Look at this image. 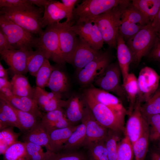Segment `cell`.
<instances>
[{"mask_svg": "<svg viewBox=\"0 0 160 160\" xmlns=\"http://www.w3.org/2000/svg\"><path fill=\"white\" fill-rule=\"evenodd\" d=\"M149 138L148 124L145 119L141 135L132 145L135 160H144L148 150Z\"/></svg>", "mask_w": 160, "mask_h": 160, "instance_id": "27", "label": "cell"}, {"mask_svg": "<svg viewBox=\"0 0 160 160\" xmlns=\"http://www.w3.org/2000/svg\"><path fill=\"white\" fill-rule=\"evenodd\" d=\"M123 88L129 103L128 115L133 111L136 102L138 89L137 78L132 73H129L122 83Z\"/></svg>", "mask_w": 160, "mask_h": 160, "instance_id": "26", "label": "cell"}, {"mask_svg": "<svg viewBox=\"0 0 160 160\" xmlns=\"http://www.w3.org/2000/svg\"><path fill=\"white\" fill-rule=\"evenodd\" d=\"M66 17L64 4L59 1L49 0L44 7V15L41 18L42 28L59 23L62 19Z\"/></svg>", "mask_w": 160, "mask_h": 160, "instance_id": "19", "label": "cell"}, {"mask_svg": "<svg viewBox=\"0 0 160 160\" xmlns=\"http://www.w3.org/2000/svg\"><path fill=\"white\" fill-rule=\"evenodd\" d=\"M43 8L31 6L16 8H1L2 15L26 30L40 36L43 33L41 25Z\"/></svg>", "mask_w": 160, "mask_h": 160, "instance_id": "1", "label": "cell"}, {"mask_svg": "<svg viewBox=\"0 0 160 160\" xmlns=\"http://www.w3.org/2000/svg\"></svg>", "mask_w": 160, "mask_h": 160, "instance_id": "56", "label": "cell"}, {"mask_svg": "<svg viewBox=\"0 0 160 160\" xmlns=\"http://www.w3.org/2000/svg\"><path fill=\"white\" fill-rule=\"evenodd\" d=\"M10 82L15 95L33 99L35 88L31 87L27 77L23 74H14Z\"/></svg>", "mask_w": 160, "mask_h": 160, "instance_id": "25", "label": "cell"}, {"mask_svg": "<svg viewBox=\"0 0 160 160\" xmlns=\"http://www.w3.org/2000/svg\"><path fill=\"white\" fill-rule=\"evenodd\" d=\"M94 23L83 22L75 23L71 28L79 37L87 43L92 35Z\"/></svg>", "mask_w": 160, "mask_h": 160, "instance_id": "42", "label": "cell"}, {"mask_svg": "<svg viewBox=\"0 0 160 160\" xmlns=\"http://www.w3.org/2000/svg\"><path fill=\"white\" fill-rule=\"evenodd\" d=\"M133 154L132 144L126 135L118 144L117 160H132Z\"/></svg>", "mask_w": 160, "mask_h": 160, "instance_id": "41", "label": "cell"}, {"mask_svg": "<svg viewBox=\"0 0 160 160\" xmlns=\"http://www.w3.org/2000/svg\"><path fill=\"white\" fill-rule=\"evenodd\" d=\"M30 160H45V152L42 146L31 142H25Z\"/></svg>", "mask_w": 160, "mask_h": 160, "instance_id": "45", "label": "cell"}, {"mask_svg": "<svg viewBox=\"0 0 160 160\" xmlns=\"http://www.w3.org/2000/svg\"><path fill=\"white\" fill-rule=\"evenodd\" d=\"M88 149L91 160H108L105 140L96 142L86 147Z\"/></svg>", "mask_w": 160, "mask_h": 160, "instance_id": "38", "label": "cell"}, {"mask_svg": "<svg viewBox=\"0 0 160 160\" xmlns=\"http://www.w3.org/2000/svg\"><path fill=\"white\" fill-rule=\"evenodd\" d=\"M104 52L95 50L79 37L77 44L68 63L72 65L78 71L100 57Z\"/></svg>", "mask_w": 160, "mask_h": 160, "instance_id": "12", "label": "cell"}, {"mask_svg": "<svg viewBox=\"0 0 160 160\" xmlns=\"http://www.w3.org/2000/svg\"><path fill=\"white\" fill-rule=\"evenodd\" d=\"M15 127L24 131L15 111L4 100L0 99V130Z\"/></svg>", "mask_w": 160, "mask_h": 160, "instance_id": "24", "label": "cell"}, {"mask_svg": "<svg viewBox=\"0 0 160 160\" xmlns=\"http://www.w3.org/2000/svg\"><path fill=\"white\" fill-rule=\"evenodd\" d=\"M0 93L6 97H10L14 95L12 89L4 87L0 89Z\"/></svg>", "mask_w": 160, "mask_h": 160, "instance_id": "53", "label": "cell"}, {"mask_svg": "<svg viewBox=\"0 0 160 160\" xmlns=\"http://www.w3.org/2000/svg\"><path fill=\"white\" fill-rule=\"evenodd\" d=\"M147 56L151 60L160 62V31L157 33L153 45Z\"/></svg>", "mask_w": 160, "mask_h": 160, "instance_id": "47", "label": "cell"}, {"mask_svg": "<svg viewBox=\"0 0 160 160\" xmlns=\"http://www.w3.org/2000/svg\"><path fill=\"white\" fill-rule=\"evenodd\" d=\"M23 139L24 142H31L44 146L47 150L51 151L49 134L41 120H39L33 127L27 131Z\"/></svg>", "mask_w": 160, "mask_h": 160, "instance_id": "21", "label": "cell"}, {"mask_svg": "<svg viewBox=\"0 0 160 160\" xmlns=\"http://www.w3.org/2000/svg\"><path fill=\"white\" fill-rule=\"evenodd\" d=\"M83 95L93 116L100 125L117 132L124 130L126 114L117 112Z\"/></svg>", "mask_w": 160, "mask_h": 160, "instance_id": "4", "label": "cell"}, {"mask_svg": "<svg viewBox=\"0 0 160 160\" xmlns=\"http://www.w3.org/2000/svg\"><path fill=\"white\" fill-rule=\"evenodd\" d=\"M53 70L49 60L46 59L36 75V87L42 89L47 87Z\"/></svg>", "mask_w": 160, "mask_h": 160, "instance_id": "39", "label": "cell"}, {"mask_svg": "<svg viewBox=\"0 0 160 160\" xmlns=\"http://www.w3.org/2000/svg\"><path fill=\"white\" fill-rule=\"evenodd\" d=\"M20 133L15 132L13 127H9L0 130V154L3 155L7 149L18 141Z\"/></svg>", "mask_w": 160, "mask_h": 160, "instance_id": "36", "label": "cell"}, {"mask_svg": "<svg viewBox=\"0 0 160 160\" xmlns=\"http://www.w3.org/2000/svg\"><path fill=\"white\" fill-rule=\"evenodd\" d=\"M64 108L65 116L73 125H77L81 122L88 108L86 100L83 95H72L67 100Z\"/></svg>", "mask_w": 160, "mask_h": 160, "instance_id": "17", "label": "cell"}, {"mask_svg": "<svg viewBox=\"0 0 160 160\" xmlns=\"http://www.w3.org/2000/svg\"><path fill=\"white\" fill-rule=\"evenodd\" d=\"M118 63L121 72L123 82L129 73V66L132 63L131 52L119 32L116 47Z\"/></svg>", "mask_w": 160, "mask_h": 160, "instance_id": "22", "label": "cell"}, {"mask_svg": "<svg viewBox=\"0 0 160 160\" xmlns=\"http://www.w3.org/2000/svg\"><path fill=\"white\" fill-rule=\"evenodd\" d=\"M83 94L117 112L128 114V111L123 105L121 99L109 92L92 87L86 89Z\"/></svg>", "mask_w": 160, "mask_h": 160, "instance_id": "14", "label": "cell"}, {"mask_svg": "<svg viewBox=\"0 0 160 160\" xmlns=\"http://www.w3.org/2000/svg\"><path fill=\"white\" fill-rule=\"evenodd\" d=\"M86 138V126L81 122L77 126L61 151L77 150L81 147L84 146Z\"/></svg>", "mask_w": 160, "mask_h": 160, "instance_id": "28", "label": "cell"}, {"mask_svg": "<svg viewBox=\"0 0 160 160\" xmlns=\"http://www.w3.org/2000/svg\"><path fill=\"white\" fill-rule=\"evenodd\" d=\"M8 88L12 89V86L11 82L6 79L0 78V89L4 88Z\"/></svg>", "mask_w": 160, "mask_h": 160, "instance_id": "52", "label": "cell"}, {"mask_svg": "<svg viewBox=\"0 0 160 160\" xmlns=\"http://www.w3.org/2000/svg\"><path fill=\"white\" fill-rule=\"evenodd\" d=\"M127 0H84L74 8L71 25L83 22L92 23L97 16Z\"/></svg>", "mask_w": 160, "mask_h": 160, "instance_id": "3", "label": "cell"}, {"mask_svg": "<svg viewBox=\"0 0 160 160\" xmlns=\"http://www.w3.org/2000/svg\"><path fill=\"white\" fill-rule=\"evenodd\" d=\"M141 104L137 99L134 109L129 114L125 129L126 136L130 140L132 145L141 135L145 119L141 112Z\"/></svg>", "mask_w": 160, "mask_h": 160, "instance_id": "18", "label": "cell"}, {"mask_svg": "<svg viewBox=\"0 0 160 160\" xmlns=\"http://www.w3.org/2000/svg\"><path fill=\"white\" fill-rule=\"evenodd\" d=\"M57 29L60 49L65 63H68L76 48L79 37L66 21L56 23Z\"/></svg>", "mask_w": 160, "mask_h": 160, "instance_id": "11", "label": "cell"}, {"mask_svg": "<svg viewBox=\"0 0 160 160\" xmlns=\"http://www.w3.org/2000/svg\"><path fill=\"white\" fill-rule=\"evenodd\" d=\"M2 100L6 102L15 111L24 131H27L30 129L40 120L31 113L19 110L12 105L8 101Z\"/></svg>", "mask_w": 160, "mask_h": 160, "instance_id": "37", "label": "cell"}, {"mask_svg": "<svg viewBox=\"0 0 160 160\" xmlns=\"http://www.w3.org/2000/svg\"><path fill=\"white\" fill-rule=\"evenodd\" d=\"M115 132L109 130L108 135L105 140L108 160H117L119 137Z\"/></svg>", "mask_w": 160, "mask_h": 160, "instance_id": "43", "label": "cell"}, {"mask_svg": "<svg viewBox=\"0 0 160 160\" xmlns=\"http://www.w3.org/2000/svg\"><path fill=\"white\" fill-rule=\"evenodd\" d=\"M130 1L127 0L100 15L92 22L97 26L104 42L111 47L116 48L122 12Z\"/></svg>", "mask_w": 160, "mask_h": 160, "instance_id": "2", "label": "cell"}, {"mask_svg": "<svg viewBox=\"0 0 160 160\" xmlns=\"http://www.w3.org/2000/svg\"><path fill=\"white\" fill-rule=\"evenodd\" d=\"M151 160H160V153L156 152L153 153L151 156Z\"/></svg>", "mask_w": 160, "mask_h": 160, "instance_id": "55", "label": "cell"}, {"mask_svg": "<svg viewBox=\"0 0 160 160\" xmlns=\"http://www.w3.org/2000/svg\"><path fill=\"white\" fill-rule=\"evenodd\" d=\"M0 78L8 79L9 76L7 73V70L5 69L0 63Z\"/></svg>", "mask_w": 160, "mask_h": 160, "instance_id": "54", "label": "cell"}, {"mask_svg": "<svg viewBox=\"0 0 160 160\" xmlns=\"http://www.w3.org/2000/svg\"><path fill=\"white\" fill-rule=\"evenodd\" d=\"M81 122L85 124L86 128V138L84 146L86 147L92 143L105 140L109 129L98 123L89 107Z\"/></svg>", "mask_w": 160, "mask_h": 160, "instance_id": "16", "label": "cell"}, {"mask_svg": "<svg viewBox=\"0 0 160 160\" xmlns=\"http://www.w3.org/2000/svg\"><path fill=\"white\" fill-rule=\"evenodd\" d=\"M33 5H36L38 7L44 8L45 6L48 2L49 0H29Z\"/></svg>", "mask_w": 160, "mask_h": 160, "instance_id": "51", "label": "cell"}, {"mask_svg": "<svg viewBox=\"0 0 160 160\" xmlns=\"http://www.w3.org/2000/svg\"><path fill=\"white\" fill-rule=\"evenodd\" d=\"M160 79V76L151 67L145 66L140 70L137 78V100L141 104L146 102L157 89Z\"/></svg>", "mask_w": 160, "mask_h": 160, "instance_id": "10", "label": "cell"}, {"mask_svg": "<svg viewBox=\"0 0 160 160\" xmlns=\"http://www.w3.org/2000/svg\"><path fill=\"white\" fill-rule=\"evenodd\" d=\"M30 51L20 49L0 51L1 58L15 74H24L28 72L27 60Z\"/></svg>", "mask_w": 160, "mask_h": 160, "instance_id": "15", "label": "cell"}, {"mask_svg": "<svg viewBox=\"0 0 160 160\" xmlns=\"http://www.w3.org/2000/svg\"><path fill=\"white\" fill-rule=\"evenodd\" d=\"M121 17L143 26L151 23L147 17L134 6L131 1L123 10Z\"/></svg>", "mask_w": 160, "mask_h": 160, "instance_id": "32", "label": "cell"}, {"mask_svg": "<svg viewBox=\"0 0 160 160\" xmlns=\"http://www.w3.org/2000/svg\"><path fill=\"white\" fill-rule=\"evenodd\" d=\"M143 27L121 17L120 32L125 42L133 37Z\"/></svg>", "mask_w": 160, "mask_h": 160, "instance_id": "40", "label": "cell"}, {"mask_svg": "<svg viewBox=\"0 0 160 160\" xmlns=\"http://www.w3.org/2000/svg\"><path fill=\"white\" fill-rule=\"evenodd\" d=\"M45 160H89L83 153L77 150L61 151L57 153L47 150Z\"/></svg>", "mask_w": 160, "mask_h": 160, "instance_id": "34", "label": "cell"}, {"mask_svg": "<svg viewBox=\"0 0 160 160\" xmlns=\"http://www.w3.org/2000/svg\"><path fill=\"white\" fill-rule=\"evenodd\" d=\"M3 155L4 160H30L25 143L18 141L9 146Z\"/></svg>", "mask_w": 160, "mask_h": 160, "instance_id": "33", "label": "cell"}, {"mask_svg": "<svg viewBox=\"0 0 160 160\" xmlns=\"http://www.w3.org/2000/svg\"><path fill=\"white\" fill-rule=\"evenodd\" d=\"M151 126L149 138L156 140L160 138V113L144 117Z\"/></svg>", "mask_w": 160, "mask_h": 160, "instance_id": "44", "label": "cell"}, {"mask_svg": "<svg viewBox=\"0 0 160 160\" xmlns=\"http://www.w3.org/2000/svg\"><path fill=\"white\" fill-rule=\"evenodd\" d=\"M142 105L140 109L144 117L160 113V87Z\"/></svg>", "mask_w": 160, "mask_h": 160, "instance_id": "35", "label": "cell"}, {"mask_svg": "<svg viewBox=\"0 0 160 160\" xmlns=\"http://www.w3.org/2000/svg\"><path fill=\"white\" fill-rule=\"evenodd\" d=\"M0 29L16 49L31 51L35 47L36 37L33 34L2 15L0 16Z\"/></svg>", "mask_w": 160, "mask_h": 160, "instance_id": "5", "label": "cell"}, {"mask_svg": "<svg viewBox=\"0 0 160 160\" xmlns=\"http://www.w3.org/2000/svg\"><path fill=\"white\" fill-rule=\"evenodd\" d=\"M111 59L108 53L104 52L100 57L77 71L76 77L78 82L84 87L94 83L110 63Z\"/></svg>", "mask_w": 160, "mask_h": 160, "instance_id": "9", "label": "cell"}, {"mask_svg": "<svg viewBox=\"0 0 160 160\" xmlns=\"http://www.w3.org/2000/svg\"><path fill=\"white\" fill-rule=\"evenodd\" d=\"M46 59H49L47 55L40 49H36L35 51H29L27 60L28 72L31 75L36 77Z\"/></svg>", "mask_w": 160, "mask_h": 160, "instance_id": "30", "label": "cell"}, {"mask_svg": "<svg viewBox=\"0 0 160 160\" xmlns=\"http://www.w3.org/2000/svg\"><path fill=\"white\" fill-rule=\"evenodd\" d=\"M33 99L40 110L45 113L64 108L67 100L61 99V94L48 92L37 87L35 88Z\"/></svg>", "mask_w": 160, "mask_h": 160, "instance_id": "13", "label": "cell"}, {"mask_svg": "<svg viewBox=\"0 0 160 160\" xmlns=\"http://www.w3.org/2000/svg\"><path fill=\"white\" fill-rule=\"evenodd\" d=\"M157 33L150 23L126 42L131 54L132 63L138 65L142 58L148 55L153 45Z\"/></svg>", "mask_w": 160, "mask_h": 160, "instance_id": "6", "label": "cell"}, {"mask_svg": "<svg viewBox=\"0 0 160 160\" xmlns=\"http://www.w3.org/2000/svg\"><path fill=\"white\" fill-rule=\"evenodd\" d=\"M89 160H90V159H89Z\"/></svg>", "mask_w": 160, "mask_h": 160, "instance_id": "57", "label": "cell"}, {"mask_svg": "<svg viewBox=\"0 0 160 160\" xmlns=\"http://www.w3.org/2000/svg\"><path fill=\"white\" fill-rule=\"evenodd\" d=\"M121 76L118 62L110 63L94 83L98 88L113 93L120 99H123L126 96L121 82Z\"/></svg>", "mask_w": 160, "mask_h": 160, "instance_id": "8", "label": "cell"}, {"mask_svg": "<svg viewBox=\"0 0 160 160\" xmlns=\"http://www.w3.org/2000/svg\"><path fill=\"white\" fill-rule=\"evenodd\" d=\"M41 120L49 134L55 130L73 125L67 119L63 108L43 113Z\"/></svg>", "mask_w": 160, "mask_h": 160, "instance_id": "20", "label": "cell"}, {"mask_svg": "<svg viewBox=\"0 0 160 160\" xmlns=\"http://www.w3.org/2000/svg\"><path fill=\"white\" fill-rule=\"evenodd\" d=\"M78 0H62V3L64 4L67 14L66 20L67 23H70L73 17V12L74 9V6L79 1Z\"/></svg>", "mask_w": 160, "mask_h": 160, "instance_id": "48", "label": "cell"}, {"mask_svg": "<svg viewBox=\"0 0 160 160\" xmlns=\"http://www.w3.org/2000/svg\"><path fill=\"white\" fill-rule=\"evenodd\" d=\"M16 49L11 44L6 36L0 29V51Z\"/></svg>", "mask_w": 160, "mask_h": 160, "instance_id": "49", "label": "cell"}, {"mask_svg": "<svg viewBox=\"0 0 160 160\" xmlns=\"http://www.w3.org/2000/svg\"><path fill=\"white\" fill-rule=\"evenodd\" d=\"M151 25L156 32L160 31V9L151 23Z\"/></svg>", "mask_w": 160, "mask_h": 160, "instance_id": "50", "label": "cell"}, {"mask_svg": "<svg viewBox=\"0 0 160 160\" xmlns=\"http://www.w3.org/2000/svg\"><path fill=\"white\" fill-rule=\"evenodd\" d=\"M36 49L45 52L49 59L61 65L65 63L60 49L56 23L47 26L42 34L36 38Z\"/></svg>", "mask_w": 160, "mask_h": 160, "instance_id": "7", "label": "cell"}, {"mask_svg": "<svg viewBox=\"0 0 160 160\" xmlns=\"http://www.w3.org/2000/svg\"><path fill=\"white\" fill-rule=\"evenodd\" d=\"M47 87L52 92L60 94L66 92L69 87L66 75L62 71L53 68Z\"/></svg>", "mask_w": 160, "mask_h": 160, "instance_id": "29", "label": "cell"}, {"mask_svg": "<svg viewBox=\"0 0 160 160\" xmlns=\"http://www.w3.org/2000/svg\"><path fill=\"white\" fill-rule=\"evenodd\" d=\"M132 4L152 22L160 9V0H133Z\"/></svg>", "mask_w": 160, "mask_h": 160, "instance_id": "31", "label": "cell"}, {"mask_svg": "<svg viewBox=\"0 0 160 160\" xmlns=\"http://www.w3.org/2000/svg\"><path fill=\"white\" fill-rule=\"evenodd\" d=\"M77 125H72L56 129L51 132L49 134L50 151L57 153L61 151Z\"/></svg>", "mask_w": 160, "mask_h": 160, "instance_id": "23", "label": "cell"}, {"mask_svg": "<svg viewBox=\"0 0 160 160\" xmlns=\"http://www.w3.org/2000/svg\"><path fill=\"white\" fill-rule=\"evenodd\" d=\"M33 5L29 0H0L1 8H20L31 6Z\"/></svg>", "mask_w": 160, "mask_h": 160, "instance_id": "46", "label": "cell"}]
</instances>
